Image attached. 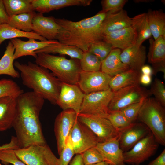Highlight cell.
<instances>
[{
	"mask_svg": "<svg viewBox=\"0 0 165 165\" xmlns=\"http://www.w3.org/2000/svg\"><path fill=\"white\" fill-rule=\"evenodd\" d=\"M44 99L33 91L23 93L16 98V107L12 127L19 148L46 141L39 120Z\"/></svg>",
	"mask_w": 165,
	"mask_h": 165,
	"instance_id": "1",
	"label": "cell"
},
{
	"mask_svg": "<svg viewBox=\"0 0 165 165\" xmlns=\"http://www.w3.org/2000/svg\"><path fill=\"white\" fill-rule=\"evenodd\" d=\"M106 14L101 10L93 16L77 22L55 18L60 27L57 40L62 44L76 46L83 52L88 51L92 44L103 40L101 28Z\"/></svg>",
	"mask_w": 165,
	"mask_h": 165,
	"instance_id": "2",
	"label": "cell"
},
{
	"mask_svg": "<svg viewBox=\"0 0 165 165\" xmlns=\"http://www.w3.org/2000/svg\"><path fill=\"white\" fill-rule=\"evenodd\" d=\"M14 66L20 72L23 84L53 104H56L61 82L47 69L29 62L23 64L16 61Z\"/></svg>",
	"mask_w": 165,
	"mask_h": 165,
	"instance_id": "3",
	"label": "cell"
},
{
	"mask_svg": "<svg viewBox=\"0 0 165 165\" xmlns=\"http://www.w3.org/2000/svg\"><path fill=\"white\" fill-rule=\"evenodd\" d=\"M77 60L41 53L37 54L35 63L50 70L61 82L77 85L82 71L80 63Z\"/></svg>",
	"mask_w": 165,
	"mask_h": 165,
	"instance_id": "4",
	"label": "cell"
},
{
	"mask_svg": "<svg viewBox=\"0 0 165 165\" xmlns=\"http://www.w3.org/2000/svg\"><path fill=\"white\" fill-rule=\"evenodd\" d=\"M137 119L149 129L158 144L165 145L164 107L155 98H146Z\"/></svg>",
	"mask_w": 165,
	"mask_h": 165,
	"instance_id": "5",
	"label": "cell"
},
{
	"mask_svg": "<svg viewBox=\"0 0 165 165\" xmlns=\"http://www.w3.org/2000/svg\"><path fill=\"white\" fill-rule=\"evenodd\" d=\"M14 151L18 158L27 165H58V158L46 143L33 144Z\"/></svg>",
	"mask_w": 165,
	"mask_h": 165,
	"instance_id": "6",
	"label": "cell"
},
{
	"mask_svg": "<svg viewBox=\"0 0 165 165\" xmlns=\"http://www.w3.org/2000/svg\"><path fill=\"white\" fill-rule=\"evenodd\" d=\"M152 95L150 90L140 84L129 86L114 92L109 103V111L119 110L131 104L139 102Z\"/></svg>",
	"mask_w": 165,
	"mask_h": 165,
	"instance_id": "7",
	"label": "cell"
},
{
	"mask_svg": "<svg viewBox=\"0 0 165 165\" xmlns=\"http://www.w3.org/2000/svg\"><path fill=\"white\" fill-rule=\"evenodd\" d=\"M114 92L110 89L85 94L79 113L93 115L107 118L108 106Z\"/></svg>",
	"mask_w": 165,
	"mask_h": 165,
	"instance_id": "8",
	"label": "cell"
},
{
	"mask_svg": "<svg viewBox=\"0 0 165 165\" xmlns=\"http://www.w3.org/2000/svg\"><path fill=\"white\" fill-rule=\"evenodd\" d=\"M77 118L95 134L98 142H105L119 136V130L107 118L81 113L77 115Z\"/></svg>",
	"mask_w": 165,
	"mask_h": 165,
	"instance_id": "9",
	"label": "cell"
},
{
	"mask_svg": "<svg viewBox=\"0 0 165 165\" xmlns=\"http://www.w3.org/2000/svg\"><path fill=\"white\" fill-rule=\"evenodd\" d=\"M158 144L150 132L130 149L123 152L124 163L139 165L154 154L157 148Z\"/></svg>",
	"mask_w": 165,
	"mask_h": 165,
	"instance_id": "10",
	"label": "cell"
},
{
	"mask_svg": "<svg viewBox=\"0 0 165 165\" xmlns=\"http://www.w3.org/2000/svg\"><path fill=\"white\" fill-rule=\"evenodd\" d=\"M70 135L75 154H82L87 150L95 147L99 142L95 134L78 118Z\"/></svg>",
	"mask_w": 165,
	"mask_h": 165,
	"instance_id": "11",
	"label": "cell"
},
{
	"mask_svg": "<svg viewBox=\"0 0 165 165\" xmlns=\"http://www.w3.org/2000/svg\"><path fill=\"white\" fill-rule=\"evenodd\" d=\"M112 77L99 71L80 72L77 85L85 94L102 91L110 88Z\"/></svg>",
	"mask_w": 165,
	"mask_h": 165,
	"instance_id": "12",
	"label": "cell"
},
{
	"mask_svg": "<svg viewBox=\"0 0 165 165\" xmlns=\"http://www.w3.org/2000/svg\"><path fill=\"white\" fill-rule=\"evenodd\" d=\"M85 94L78 85L61 82L56 104L63 110L72 109L78 115L79 113Z\"/></svg>",
	"mask_w": 165,
	"mask_h": 165,
	"instance_id": "13",
	"label": "cell"
},
{
	"mask_svg": "<svg viewBox=\"0 0 165 165\" xmlns=\"http://www.w3.org/2000/svg\"><path fill=\"white\" fill-rule=\"evenodd\" d=\"M77 118V113L71 109L63 110L56 117L54 131L59 154L64 147Z\"/></svg>",
	"mask_w": 165,
	"mask_h": 165,
	"instance_id": "14",
	"label": "cell"
},
{
	"mask_svg": "<svg viewBox=\"0 0 165 165\" xmlns=\"http://www.w3.org/2000/svg\"><path fill=\"white\" fill-rule=\"evenodd\" d=\"M119 131V145L123 152L130 149L151 132L144 124L134 123L128 127Z\"/></svg>",
	"mask_w": 165,
	"mask_h": 165,
	"instance_id": "15",
	"label": "cell"
},
{
	"mask_svg": "<svg viewBox=\"0 0 165 165\" xmlns=\"http://www.w3.org/2000/svg\"><path fill=\"white\" fill-rule=\"evenodd\" d=\"M33 31L48 40H57L60 27L53 16L36 13L32 20Z\"/></svg>",
	"mask_w": 165,
	"mask_h": 165,
	"instance_id": "16",
	"label": "cell"
},
{
	"mask_svg": "<svg viewBox=\"0 0 165 165\" xmlns=\"http://www.w3.org/2000/svg\"><path fill=\"white\" fill-rule=\"evenodd\" d=\"M10 40L15 49V60L27 56H32L35 58L37 57L35 53L36 51L59 43L57 40L37 41L32 38H29L27 41H23L18 38L12 39Z\"/></svg>",
	"mask_w": 165,
	"mask_h": 165,
	"instance_id": "17",
	"label": "cell"
},
{
	"mask_svg": "<svg viewBox=\"0 0 165 165\" xmlns=\"http://www.w3.org/2000/svg\"><path fill=\"white\" fill-rule=\"evenodd\" d=\"M119 136L103 142H99L95 146L102 156L104 161L111 165H125L123 152L120 148Z\"/></svg>",
	"mask_w": 165,
	"mask_h": 165,
	"instance_id": "18",
	"label": "cell"
},
{
	"mask_svg": "<svg viewBox=\"0 0 165 165\" xmlns=\"http://www.w3.org/2000/svg\"><path fill=\"white\" fill-rule=\"evenodd\" d=\"M132 18L123 9L114 13H107L101 25V31L105 35L131 26Z\"/></svg>",
	"mask_w": 165,
	"mask_h": 165,
	"instance_id": "19",
	"label": "cell"
},
{
	"mask_svg": "<svg viewBox=\"0 0 165 165\" xmlns=\"http://www.w3.org/2000/svg\"><path fill=\"white\" fill-rule=\"evenodd\" d=\"M92 1V0H32L31 4L34 11L43 14L67 7L87 6Z\"/></svg>",
	"mask_w": 165,
	"mask_h": 165,
	"instance_id": "20",
	"label": "cell"
},
{
	"mask_svg": "<svg viewBox=\"0 0 165 165\" xmlns=\"http://www.w3.org/2000/svg\"><path fill=\"white\" fill-rule=\"evenodd\" d=\"M103 40L113 48L123 50L136 45L137 39L135 31L130 26L104 35Z\"/></svg>",
	"mask_w": 165,
	"mask_h": 165,
	"instance_id": "21",
	"label": "cell"
},
{
	"mask_svg": "<svg viewBox=\"0 0 165 165\" xmlns=\"http://www.w3.org/2000/svg\"><path fill=\"white\" fill-rule=\"evenodd\" d=\"M146 58L145 48L137 44L122 50L120 55L122 62L129 69L140 71Z\"/></svg>",
	"mask_w": 165,
	"mask_h": 165,
	"instance_id": "22",
	"label": "cell"
},
{
	"mask_svg": "<svg viewBox=\"0 0 165 165\" xmlns=\"http://www.w3.org/2000/svg\"><path fill=\"white\" fill-rule=\"evenodd\" d=\"M16 107V98L6 96L0 99V132L12 127Z\"/></svg>",
	"mask_w": 165,
	"mask_h": 165,
	"instance_id": "23",
	"label": "cell"
},
{
	"mask_svg": "<svg viewBox=\"0 0 165 165\" xmlns=\"http://www.w3.org/2000/svg\"><path fill=\"white\" fill-rule=\"evenodd\" d=\"M121 50L113 48L107 57L101 61V71L112 77L129 69L120 59Z\"/></svg>",
	"mask_w": 165,
	"mask_h": 165,
	"instance_id": "24",
	"label": "cell"
},
{
	"mask_svg": "<svg viewBox=\"0 0 165 165\" xmlns=\"http://www.w3.org/2000/svg\"><path fill=\"white\" fill-rule=\"evenodd\" d=\"M141 74L140 71L129 69L112 77L109 84L113 92L122 88L137 84Z\"/></svg>",
	"mask_w": 165,
	"mask_h": 165,
	"instance_id": "25",
	"label": "cell"
},
{
	"mask_svg": "<svg viewBox=\"0 0 165 165\" xmlns=\"http://www.w3.org/2000/svg\"><path fill=\"white\" fill-rule=\"evenodd\" d=\"M83 52L82 50L76 46L67 45L60 42L50 45L35 51V53L37 54L44 53L67 55L72 59L79 60L81 59Z\"/></svg>",
	"mask_w": 165,
	"mask_h": 165,
	"instance_id": "26",
	"label": "cell"
},
{
	"mask_svg": "<svg viewBox=\"0 0 165 165\" xmlns=\"http://www.w3.org/2000/svg\"><path fill=\"white\" fill-rule=\"evenodd\" d=\"M131 26L137 36V44L140 46L152 36L148 23L147 13L138 15L132 18Z\"/></svg>",
	"mask_w": 165,
	"mask_h": 165,
	"instance_id": "27",
	"label": "cell"
},
{
	"mask_svg": "<svg viewBox=\"0 0 165 165\" xmlns=\"http://www.w3.org/2000/svg\"><path fill=\"white\" fill-rule=\"evenodd\" d=\"M147 13L149 27L154 40L165 37V14L162 11L149 10Z\"/></svg>",
	"mask_w": 165,
	"mask_h": 165,
	"instance_id": "28",
	"label": "cell"
},
{
	"mask_svg": "<svg viewBox=\"0 0 165 165\" xmlns=\"http://www.w3.org/2000/svg\"><path fill=\"white\" fill-rule=\"evenodd\" d=\"M14 51L13 44L9 41L0 59V75H7L14 78L20 77V74L14 67Z\"/></svg>",
	"mask_w": 165,
	"mask_h": 165,
	"instance_id": "29",
	"label": "cell"
},
{
	"mask_svg": "<svg viewBox=\"0 0 165 165\" xmlns=\"http://www.w3.org/2000/svg\"><path fill=\"white\" fill-rule=\"evenodd\" d=\"M19 37L32 38L40 41L47 40L33 31H24L11 26L8 24L0 25V45L6 39Z\"/></svg>",
	"mask_w": 165,
	"mask_h": 165,
	"instance_id": "30",
	"label": "cell"
},
{
	"mask_svg": "<svg viewBox=\"0 0 165 165\" xmlns=\"http://www.w3.org/2000/svg\"><path fill=\"white\" fill-rule=\"evenodd\" d=\"M149 42L148 62L153 64L165 61V37L160 36L156 40L151 38Z\"/></svg>",
	"mask_w": 165,
	"mask_h": 165,
	"instance_id": "31",
	"label": "cell"
},
{
	"mask_svg": "<svg viewBox=\"0 0 165 165\" xmlns=\"http://www.w3.org/2000/svg\"><path fill=\"white\" fill-rule=\"evenodd\" d=\"M32 0H3L6 12L9 17L25 13L34 12Z\"/></svg>",
	"mask_w": 165,
	"mask_h": 165,
	"instance_id": "32",
	"label": "cell"
},
{
	"mask_svg": "<svg viewBox=\"0 0 165 165\" xmlns=\"http://www.w3.org/2000/svg\"><path fill=\"white\" fill-rule=\"evenodd\" d=\"M36 13L34 12L12 16L9 17L8 24L13 28L24 31H33L32 20Z\"/></svg>",
	"mask_w": 165,
	"mask_h": 165,
	"instance_id": "33",
	"label": "cell"
},
{
	"mask_svg": "<svg viewBox=\"0 0 165 165\" xmlns=\"http://www.w3.org/2000/svg\"><path fill=\"white\" fill-rule=\"evenodd\" d=\"M79 61L81 68L83 71L96 72L101 69V61L89 51L83 52L82 58Z\"/></svg>",
	"mask_w": 165,
	"mask_h": 165,
	"instance_id": "34",
	"label": "cell"
},
{
	"mask_svg": "<svg viewBox=\"0 0 165 165\" xmlns=\"http://www.w3.org/2000/svg\"><path fill=\"white\" fill-rule=\"evenodd\" d=\"M24 90L15 81L9 79H0V99L6 96L17 98Z\"/></svg>",
	"mask_w": 165,
	"mask_h": 165,
	"instance_id": "35",
	"label": "cell"
},
{
	"mask_svg": "<svg viewBox=\"0 0 165 165\" xmlns=\"http://www.w3.org/2000/svg\"><path fill=\"white\" fill-rule=\"evenodd\" d=\"M113 49L110 44L103 40L92 44L88 51L95 55L102 61Z\"/></svg>",
	"mask_w": 165,
	"mask_h": 165,
	"instance_id": "36",
	"label": "cell"
},
{
	"mask_svg": "<svg viewBox=\"0 0 165 165\" xmlns=\"http://www.w3.org/2000/svg\"><path fill=\"white\" fill-rule=\"evenodd\" d=\"M107 119L119 131L128 127L132 123L127 119L120 110L109 111Z\"/></svg>",
	"mask_w": 165,
	"mask_h": 165,
	"instance_id": "37",
	"label": "cell"
},
{
	"mask_svg": "<svg viewBox=\"0 0 165 165\" xmlns=\"http://www.w3.org/2000/svg\"><path fill=\"white\" fill-rule=\"evenodd\" d=\"M70 134L64 147L59 154V157L58 158V165H69L75 154Z\"/></svg>",
	"mask_w": 165,
	"mask_h": 165,
	"instance_id": "38",
	"label": "cell"
},
{
	"mask_svg": "<svg viewBox=\"0 0 165 165\" xmlns=\"http://www.w3.org/2000/svg\"><path fill=\"white\" fill-rule=\"evenodd\" d=\"M152 94L164 107L165 106V86L164 82L159 79L156 78L150 90Z\"/></svg>",
	"mask_w": 165,
	"mask_h": 165,
	"instance_id": "39",
	"label": "cell"
},
{
	"mask_svg": "<svg viewBox=\"0 0 165 165\" xmlns=\"http://www.w3.org/2000/svg\"><path fill=\"white\" fill-rule=\"evenodd\" d=\"M145 99L129 105L119 110L130 122L133 123L137 119L138 113Z\"/></svg>",
	"mask_w": 165,
	"mask_h": 165,
	"instance_id": "40",
	"label": "cell"
},
{
	"mask_svg": "<svg viewBox=\"0 0 165 165\" xmlns=\"http://www.w3.org/2000/svg\"><path fill=\"white\" fill-rule=\"evenodd\" d=\"M0 160L5 165L11 164L13 165H27L18 158L14 149H12L0 150Z\"/></svg>",
	"mask_w": 165,
	"mask_h": 165,
	"instance_id": "41",
	"label": "cell"
},
{
	"mask_svg": "<svg viewBox=\"0 0 165 165\" xmlns=\"http://www.w3.org/2000/svg\"><path fill=\"white\" fill-rule=\"evenodd\" d=\"M127 0H103L101 1V11L106 13H114L123 9Z\"/></svg>",
	"mask_w": 165,
	"mask_h": 165,
	"instance_id": "42",
	"label": "cell"
},
{
	"mask_svg": "<svg viewBox=\"0 0 165 165\" xmlns=\"http://www.w3.org/2000/svg\"><path fill=\"white\" fill-rule=\"evenodd\" d=\"M85 165H88L104 161L103 158L96 147L90 148L82 154Z\"/></svg>",
	"mask_w": 165,
	"mask_h": 165,
	"instance_id": "43",
	"label": "cell"
},
{
	"mask_svg": "<svg viewBox=\"0 0 165 165\" xmlns=\"http://www.w3.org/2000/svg\"><path fill=\"white\" fill-rule=\"evenodd\" d=\"M9 20V16L6 12L3 0H0V25L8 24Z\"/></svg>",
	"mask_w": 165,
	"mask_h": 165,
	"instance_id": "44",
	"label": "cell"
},
{
	"mask_svg": "<svg viewBox=\"0 0 165 165\" xmlns=\"http://www.w3.org/2000/svg\"><path fill=\"white\" fill-rule=\"evenodd\" d=\"M19 148L17 141L16 137L12 136L9 142L0 146V150L6 149H13Z\"/></svg>",
	"mask_w": 165,
	"mask_h": 165,
	"instance_id": "45",
	"label": "cell"
},
{
	"mask_svg": "<svg viewBox=\"0 0 165 165\" xmlns=\"http://www.w3.org/2000/svg\"><path fill=\"white\" fill-rule=\"evenodd\" d=\"M152 64V74L156 75L158 72L163 73V78L165 79V61H163Z\"/></svg>",
	"mask_w": 165,
	"mask_h": 165,
	"instance_id": "46",
	"label": "cell"
},
{
	"mask_svg": "<svg viewBox=\"0 0 165 165\" xmlns=\"http://www.w3.org/2000/svg\"><path fill=\"white\" fill-rule=\"evenodd\" d=\"M147 165H165V149L155 160Z\"/></svg>",
	"mask_w": 165,
	"mask_h": 165,
	"instance_id": "47",
	"label": "cell"
},
{
	"mask_svg": "<svg viewBox=\"0 0 165 165\" xmlns=\"http://www.w3.org/2000/svg\"><path fill=\"white\" fill-rule=\"evenodd\" d=\"M140 83L145 85L150 84L152 82L151 76L141 74L139 80Z\"/></svg>",
	"mask_w": 165,
	"mask_h": 165,
	"instance_id": "48",
	"label": "cell"
},
{
	"mask_svg": "<svg viewBox=\"0 0 165 165\" xmlns=\"http://www.w3.org/2000/svg\"><path fill=\"white\" fill-rule=\"evenodd\" d=\"M69 165H85L81 154H76L71 160Z\"/></svg>",
	"mask_w": 165,
	"mask_h": 165,
	"instance_id": "49",
	"label": "cell"
},
{
	"mask_svg": "<svg viewBox=\"0 0 165 165\" xmlns=\"http://www.w3.org/2000/svg\"><path fill=\"white\" fill-rule=\"evenodd\" d=\"M140 71L141 74L151 76L152 74V68L149 65H144L141 68Z\"/></svg>",
	"mask_w": 165,
	"mask_h": 165,
	"instance_id": "50",
	"label": "cell"
},
{
	"mask_svg": "<svg viewBox=\"0 0 165 165\" xmlns=\"http://www.w3.org/2000/svg\"><path fill=\"white\" fill-rule=\"evenodd\" d=\"M88 165H109V164L105 161H102L96 163Z\"/></svg>",
	"mask_w": 165,
	"mask_h": 165,
	"instance_id": "51",
	"label": "cell"
},
{
	"mask_svg": "<svg viewBox=\"0 0 165 165\" xmlns=\"http://www.w3.org/2000/svg\"><path fill=\"white\" fill-rule=\"evenodd\" d=\"M0 165H2L0 163Z\"/></svg>",
	"mask_w": 165,
	"mask_h": 165,
	"instance_id": "52",
	"label": "cell"
},
{
	"mask_svg": "<svg viewBox=\"0 0 165 165\" xmlns=\"http://www.w3.org/2000/svg\"></svg>",
	"mask_w": 165,
	"mask_h": 165,
	"instance_id": "53",
	"label": "cell"
}]
</instances>
